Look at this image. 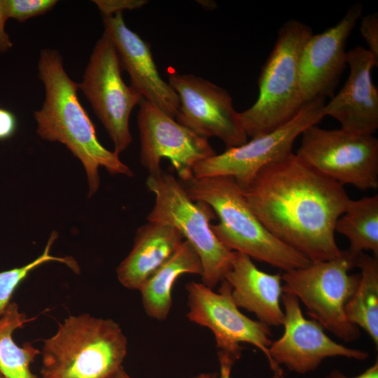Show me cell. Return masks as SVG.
<instances>
[{
  "label": "cell",
  "instance_id": "obj_25",
  "mask_svg": "<svg viewBox=\"0 0 378 378\" xmlns=\"http://www.w3.org/2000/svg\"><path fill=\"white\" fill-rule=\"evenodd\" d=\"M56 0H4L6 15L19 22L41 15L51 10Z\"/></svg>",
  "mask_w": 378,
  "mask_h": 378
},
{
  "label": "cell",
  "instance_id": "obj_28",
  "mask_svg": "<svg viewBox=\"0 0 378 378\" xmlns=\"http://www.w3.org/2000/svg\"><path fill=\"white\" fill-rule=\"evenodd\" d=\"M17 128V120L10 111L0 107V140L12 136Z\"/></svg>",
  "mask_w": 378,
  "mask_h": 378
},
{
  "label": "cell",
  "instance_id": "obj_24",
  "mask_svg": "<svg viewBox=\"0 0 378 378\" xmlns=\"http://www.w3.org/2000/svg\"><path fill=\"white\" fill-rule=\"evenodd\" d=\"M58 234L52 232L42 254L29 263L20 267L0 272V316L10 303V298L20 284L29 274L40 265L48 262H57L66 265L74 272L78 274L80 268L72 257H57L50 254V248Z\"/></svg>",
  "mask_w": 378,
  "mask_h": 378
},
{
  "label": "cell",
  "instance_id": "obj_17",
  "mask_svg": "<svg viewBox=\"0 0 378 378\" xmlns=\"http://www.w3.org/2000/svg\"><path fill=\"white\" fill-rule=\"evenodd\" d=\"M104 32L113 43L131 86L146 101L175 118L179 102L175 90L159 74L148 43L131 30L122 13L103 18Z\"/></svg>",
  "mask_w": 378,
  "mask_h": 378
},
{
  "label": "cell",
  "instance_id": "obj_31",
  "mask_svg": "<svg viewBox=\"0 0 378 378\" xmlns=\"http://www.w3.org/2000/svg\"><path fill=\"white\" fill-rule=\"evenodd\" d=\"M326 378H378L377 360L363 373L355 377H347L338 370H332Z\"/></svg>",
  "mask_w": 378,
  "mask_h": 378
},
{
  "label": "cell",
  "instance_id": "obj_27",
  "mask_svg": "<svg viewBox=\"0 0 378 378\" xmlns=\"http://www.w3.org/2000/svg\"><path fill=\"white\" fill-rule=\"evenodd\" d=\"M93 2L104 16H111L122 13L124 10L139 8L148 1L146 0H96Z\"/></svg>",
  "mask_w": 378,
  "mask_h": 378
},
{
  "label": "cell",
  "instance_id": "obj_21",
  "mask_svg": "<svg viewBox=\"0 0 378 378\" xmlns=\"http://www.w3.org/2000/svg\"><path fill=\"white\" fill-rule=\"evenodd\" d=\"M335 230L349 239L346 251L351 258L355 259L365 251L378 258V195L350 199Z\"/></svg>",
  "mask_w": 378,
  "mask_h": 378
},
{
  "label": "cell",
  "instance_id": "obj_23",
  "mask_svg": "<svg viewBox=\"0 0 378 378\" xmlns=\"http://www.w3.org/2000/svg\"><path fill=\"white\" fill-rule=\"evenodd\" d=\"M31 320L15 302H10L0 316V374L5 378H43L30 368L41 351L30 342L20 346L13 339L14 331Z\"/></svg>",
  "mask_w": 378,
  "mask_h": 378
},
{
  "label": "cell",
  "instance_id": "obj_26",
  "mask_svg": "<svg viewBox=\"0 0 378 378\" xmlns=\"http://www.w3.org/2000/svg\"><path fill=\"white\" fill-rule=\"evenodd\" d=\"M360 31L368 51L378 61V13H368L360 17Z\"/></svg>",
  "mask_w": 378,
  "mask_h": 378
},
{
  "label": "cell",
  "instance_id": "obj_12",
  "mask_svg": "<svg viewBox=\"0 0 378 378\" xmlns=\"http://www.w3.org/2000/svg\"><path fill=\"white\" fill-rule=\"evenodd\" d=\"M137 125L141 163L155 175L161 172L162 158L168 159L183 183L194 177V167L216 153L204 137L179 124L172 116L142 98Z\"/></svg>",
  "mask_w": 378,
  "mask_h": 378
},
{
  "label": "cell",
  "instance_id": "obj_33",
  "mask_svg": "<svg viewBox=\"0 0 378 378\" xmlns=\"http://www.w3.org/2000/svg\"><path fill=\"white\" fill-rule=\"evenodd\" d=\"M192 378H218V372L201 373Z\"/></svg>",
  "mask_w": 378,
  "mask_h": 378
},
{
  "label": "cell",
  "instance_id": "obj_32",
  "mask_svg": "<svg viewBox=\"0 0 378 378\" xmlns=\"http://www.w3.org/2000/svg\"><path fill=\"white\" fill-rule=\"evenodd\" d=\"M107 378H132L121 366L118 370L108 376Z\"/></svg>",
  "mask_w": 378,
  "mask_h": 378
},
{
  "label": "cell",
  "instance_id": "obj_30",
  "mask_svg": "<svg viewBox=\"0 0 378 378\" xmlns=\"http://www.w3.org/2000/svg\"><path fill=\"white\" fill-rule=\"evenodd\" d=\"M218 357L220 364L218 378H230L232 368L237 360L223 351H218Z\"/></svg>",
  "mask_w": 378,
  "mask_h": 378
},
{
  "label": "cell",
  "instance_id": "obj_18",
  "mask_svg": "<svg viewBox=\"0 0 378 378\" xmlns=\"http://www.w3.org/2000/svg\"><path fill=\"white\" fill-rule=\"evenodd\" d=\"M224 280L230 285L232 300L239 308L254 314L258 321L269 327L283 325L281 274L263 272L249 256L234 251Z\"/></svg>",
  "mask_w": 378,
  "mask_h": 378
},
{
  "label": "cell",
  "instance_id": "obj_6",
  "mask_svg": "<svg viewBox=\"0 0 378 378\" xmlns=\"http://www.w3.org/2000/svg\"><path fill=\"white\" fill-rule=\"evenodd\" d=\"M146 183L155 195L147 220L173 226L181 233L201 259L202 284L214 289L224 280L234 257V251L211 229L210 222L216 216L214 210L204 202L192 200L183 183L170 174L162 171L149 175Z\"/></svg>",
  "mask_w": 378,
  "mask_h": 378
},
{
  "label": "cell",
  "instance_id": "obj_19",
  "mask_svg": "<svg viewBox=\"0 0 378 378\" xmlns=\"http://www.w3.org/2000/svg\"><path fill=\"white\" fill-rule=\"evenodd\" d=\"M184 240L174 227L148 221L137 229L130 252L116 268L119 282L128 289L139 290Z\"/></svg>",
  "mask_w": 378,
  "mask_h": 378
},
{
  "label": "cell",
  "instance_id": "obj_4",
  "mask_svg": "<svg viewBox=\"0 0 378 378\" xmlns=\"http://www.w3.org/2000/svg\"><path fill=\"white\" fill-rule=\"evenodd\" d=\"M127 340L111 318L70 315L43 340V378H107L122 365Z\"/></svg>",
  "mask_w": 378,
  "mask_h": 378
},
{
  "label": "cell",
  "instance_id": "obj_10",
  "mask_svg": "<svg viewBox=\"0 0 378 378\" xmlns=\"http://www.w3.org/2000/svg\"><path fill=\"white\" fill-rule=\"evenodd\" d=\"M325 98H315L276 130L199 162L193 169L194 177L230 176L244 190L262 167L293 153L295 139L325 117Z\"/></svg>",
  "mask_w": 378,
  "mask_h": 378
},
{
  "label": "cell",
  "instance_id": "obj_1",
  "mask_svg": "<svg viewBox=\"0 0 378 378\" xmlns=\"http://www.w3.org/2000/svg\"><path fill=\"white\" fill-rule=\"evenodd\" d=\"M242 192L264 227L311 262L342 255L335 226L350 198L297 154L262 167Z\"/></svg>",
  "mask_w": 378,
  "mask_h": 378
},
{
  "label": "cell",
  "instance_id": "obj_29",
  "mask_svg": "<svg viewBox=\"0 0 378 378\" xmlns=\"http://www.w3.org/2000/svg\"><path fill=\"white\" fill-rule=\"evenodd\" d=\"M7 20L4 0H0V52H6L13 47L9 35L5 30V23Z\"/></svg>",
  "mask_w": 378,
  "mask_h": 378
},
{
  "label": "cell",
  "instance_id": "obj_7",
  "mask_svg": "<svg viewBox=\"0 0 378 378\" xmlns=\"http://www.w3.org/2000/svg\"><path fill=\"white\" fill-rule=\"evenodd\" d=\"M355 259L346 251L332 260L284 271V293L298 298L307 314L323 328L345 342H353L360 335L359 328L346 318L345 306L356 290L360 274H349Z\"/></svg>",
  "mask_w": 378,
  "mask_h": 378
},
{
  "label": "cell",
  "instance_id": "obj_15",
  "mask_svg": "<svg viewBox=\"0 0 378 378\" xmlns=\"http://www.w3.org/2000/svg\"><path fill=\"white\" fill-rule=\"evenodd\" d=\"M363 6L353 4L334 26L306 42L300 59V85L304 103L317 97L334 96L346 66V41L362 16Z\"/></svg>",
  "mask_w": 378,
  "mask_h": 378
},
{
  "label": "cell",
  "instance_id": "obj_16",
  "mask_svg": "<svg viewBox=\"0 0 378 378\" xmlns=\"http://www.w3.org/2000/svg\"><path fill=\"white\" fill-rule=\"evenodd\" d=\"M346 64L349 77L339 92L325 104L323 115L337 120L344 131L373 135L378 129V91L372 70L378 61L367 48L357 46L346 52Z\"/></svg>",
  "mask_w": 378,
  "mask_h": 378
},
{
  "label": "cell",
  "instance_id": "obj_20",
  "mask_svg": "<svg viewBox=\"0 0 378 378\" xmlns=\"http://www.w3.org/2000/svg\"><path fill=\"white\" fill-rule=\"evenodd\" d=\"M186 274L203 275L201 259L193 246L184 240L176 253L141 286L139 291L146 314L162 321L172 306V289L178 278Z\"/></svg>",
  "mask_w": 378,
  "mask_h": 378
},
{
  "label": "cell",
  "instance_id": "obj_11",
  "mask_svg": "<svg viewBox=\"0 0 378 378\" xmlns=\"http://www.w3.org/2000/svg\"><path fill=\"white\" fill-rule=\"evenodd\" d=\"M78 87L108 134L113 152L119 155L132 141L130 116L142 97L123 81L117 50L104 31L93 48Z\"/></svg>",
  "mask_w": 378,
  "mask_h": 378
},
{
  "label": "cell",
  "instance_id": "obj_3",
  "mask_svg": "<svg viewBox=\"0 0 378 378\" xmlns=\"http://www.w3.org/2000/svg\"><path fill=\"white\" fill-rule=\"evenodd\" d=\"M183 185L192 200L204 202L212 208L219 222L211 225V229L228 249L283 271L304 267L311 263L264 227L233 178L193 177Z\"/></svg>",
  "mask_w": 378,
  "mask_h": 378
},
{
  "label": "cell",
  "instance_id": "obj_8",
  "mask_svg": "<svg viewBox=\"0 0 378 378\" xmlns=\"http://www.w3.org/2000/svg\"><path fill=\"white\" fill-rule=\"evenodd\" d=\"M297 155L323 176L361 190L378 188V139L312 125L301 134Z\"/></svg>",
  "mask_w": 378,
  "mask_h": 378
},
{
  "label": "cell",
  "instance_id": "obj_2",
  "mask_svg": "<svg viewBox=\"0 0 378 378\" xmlns=\"http://www.w3.org/2000/svg\"><path fill=\"white\" fill-rule=\"evenodd\" d=\"M38 69L46 97L41 108L34 113L36 133L44 140L64 144L82 162L87 175L88 197H92L99 188L100 167L111 174L132 177V171L119 155L99 141L94 125L79 102L78 83L66 72L59 52L43 49Z\"/></svg>",
  "mask_w": 378,
  "mask_h": 378
},
{
  "label": "cell",
  "instance_id": "obj_22",
  "mask_svg": "<svg viewBox=\"0 0 378 378\" xmlns=\"http://www.w3.org/2000/svg\"><path fill=\"white\" fill-rule=\"evenodd\" d=\"M360 270L358 285L345 306L348 320L363 328L378 346V259L361 253L355 258Z\"/></svg>",
  "mask_w": 378,
  "mask_h": 378
},
{
  "label": "cell",
  "instance_id": "obj_9",
  "mask_svg": "<svg viewBox=\"0 0 378 378\" xmlns=\"http://www.w3.org/2000/svg\"><path fill=\"white\" fill-rule=\"evenodd\" d=\"M185 288L187 318L213 332L218 351L225 352L237 360L243 349L240 343H248L264 354L274 378H284L281 367L273 361L270 354L272 342L270 327L239 311L232 300L231 286L225 280L220 283L217 293L195 281L186 284Z\"/></svg>",
  "mask_w": 378,
  "mask_h": 378
},
{
  "label": "cell",
  "instance_id": "obj_5",
  "mask_svg": "<svg viewBox=\"0 0 378 378\" xmlns=\"http://www.w3.org/2000/svg\"><path fill=\"white\" fill-rule=\"evenodd\" d=\"M312 34L309 25L295 19L287 20L279 29L258 78V97L250 108L239 113L248 137L252 139L281 127L304 104L300 85V59Z\"/></svg>",
  "mask_w": 378,
  "mask_h": 378
},
{
  "label": "cell",
  "instance_id": "obj_14",
  "mask_svg": "<svg viewBox=\"0 0 378 378\" xmlns=\"http://www.w3.org/2000/svg\"><path fill=\"white\" fill-rule=\"evenodd\" d=\"M281 304L284 332L269 349L277 365H285L290 371L304 374L316 370L327 358L342 356L364 360L369 357L365 351L336 342L325 333L318 323L306 318L295 295L283 293Z\"/></svg>",
  "mask_w": 378,
  "mask_h": 378
},
{
  "label": "cell",
  "instance_id": "obj_34",
  "mask_svg": "<svg viewBox=\"0 0 378 378\" xmlns=\"http://www.w3.org/2000/svg\"><path fill=\"white\" fill-rule=\"evenodd\" d=\"M0 378H5L2 374H0Z\"/></svg>",
  "mask_w": 378,
  "mask_h": 378
},
{
  "label": "cell",
  "instance_id": "obj_13",
  "mask_svg": "<svg viewBox=\"0 0 378 378\" xmlns=\"http://www.w3.org/2000/svg\"><path fill=\"white\" fill-rule=\"evenodd\" d=\"M169 85L178 97L176 121L208 139L216 137L226 149L248 141L232 99L224 88L192 74L172 73Z\"/></svg>",
  "mask_w": 378,
  "mask_h": 378
}]
</instances>
